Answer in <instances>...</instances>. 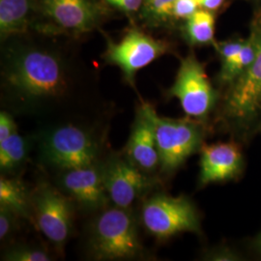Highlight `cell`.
<instances>
[{
	"label": "cell",
	"instance_id": "ba28073f",
	"mask_svg": "<svg viewBox=\"0 0 261 261\" xmlns=\"http://www.w3.org/2000/svg\"><path fill=\"white\" fill-rule=\"evenodd\" d=\"M168 49L166 42L133 29L118 43L108 41L105 59L112 65L117 66L127 83L135 86L137 73L164 56Z\"/></svg>",
	"mask_w": 261,
	"mask_h": 261
},
{
	"label": "cell",
	"instance_id": "484cf974",
	"mask_svg": "<svg viewBox=\"0 0 261 261\" xmlns=\"http://www.w3.org/2000/svg\"><path fill=\"white\" fill-rule=\"evenodd\" d=\"M106 1L113 6L128 13L140 10V7L144 4V0H106Z\"/></svg>",
	"mask_w": 261,
	"mask_h": 261
},
{
	"label": "cell",
	"instance_id": "d4e9b609",
	"mask_svg": "<svg viewBox=\"0 0 261 261\" xmlns=\"http://www.w3.org/2000/svg\"><path fill=\"white\" fill-rule=\"evenodd\" d=\"M18 130L17 124L12 114L6 111L0 112V142H3Z\"/></svg>",
	"mask_w": 261,
	"mask_h": 261
},
{
	"label": "cell",
	"instance_id": "9c48e42d",
	"mask_svg": "<svg viewBox=\"0 0 261 261\" xmlns=\"http://www.w3.org/2000/svg\"><path fill=\"white\" fill-rule=\"evenodd\" d=\"M103 183L113 206L130 209L152 185L150 175L124 157H113L103 165Z\"/></svg>",
	"mask_w": 261,
	"mask_h": 261
},
{
	"label": "cell",
	"instance_id": "2e32d148",
	"mask_svg": "<svg viewBox=\"0 0 261 261\" xmlns=\"http://www.w3.org/2000/svg\"><path fill=\"white\" fill-rule=\"evenodd\" d=\"M0 205L9 208L19 217L31 219L30 195L28 188L19 179L1 176Z\"/></svg>",
	"mask_w": 261,
	"mask_h": 261
},
{
	"label": "cell",
	"instance_id": "4316f807",
	"mask_svg": "<svg viewBox=\"0 0 261 261\" xmlns=\"http://www.w3.org/2000/svg\"><path fill=\"white\" fill-rule=\"evenodd\" d=\"M197 2L200 8L208 11H214L219 9L222 6L224 0H197Z\"/></svg>",
	"mask_w": 261,
	"mask_h": 261
},
{
	"label": "cell",
	"instance_id": "ffe728a7",
	"mask_svg": "<svg viewBox=\"0 0 261 261\" xmlns=\"http://www.w3.org/2000/svg\"><path fill=\"white\" fill-rule=\"evenodd\" d=\"M176 0H144L143 15L150 24H160L171 17Z\"/></svg>",
	"mask_w": 261,
	"mask_h": 261
},
{
	"label": "cell",
	"instance_id": "52a82bcc",
	"mask_svg": "<svg viewBox=\"0 0 261 261\" xmlns=\"http://www.w3.org/2000/svg\"><path fill=\"white\" fill-rule=\"evenodd\" d=\"M167 96L176 98L188 117L204 120L217 102V92L202 65L194 55L181 60L173 85Z\"/></svg>",
	"mask_w": 261,
	"mask_h": 261
},
{
	"label": "cell",
	"instance_id": "7a4b0ae2",
	"mask_svg": "<svg viewBox=\"0 0 261 261\" xmlns=\"http://www.w3.org/2000/svg\"><path fill=\"white\" fill-rule=\"evenodd\" d=\"M89 251L98 260H128L143 255L138 224L129 209H103L91 225Z\"/></svg>",
	"mask_w": 261,
	"mask_h": 261
},
{
	"label": "cell",
	"instance_id": "8992f818",
	"mask_svg": "<svg viewBox=\"0 0 261 261\" xmlns=\"http://www.w3.org/2000/svg\"><path fill=\"white\" fill-rule=\"evenodd\" d=\"M155 133L160 155V169L170 173L201 148L204 133L193 119H170L155 116Z\"/></svg>",
	"mask_w": 261,
	"mask_h": 261
},
{
	"label": "cell",
	"instance_id": "30bf717a",
	"mask_svg": "<svg viewBox=\"0 0 261 261\" xmlns=\"http://www.w3.org/2000/svg\"><path fill=\"white\" fill-rule=\"evenodd\" d=\"M257 41L256 55L246 71L230 88L225 102L226 114L238 121H249L261 106V21L254 28Z\"/></svg>",
	"mask_w": 261,
	"mask_h": 261
},
{
	"label": "cell",
	"instance_id": "e0dca14e",
	"mask_svg": "<svg viewBox=\"0 0 261 261\" xmlns=\"http://www.w3.org/2000/svg\"><path fill=\"white\" fill-rule=\"evenodd\" d=\"M257 49V41L254 29H252L251 35L245 39L242 49L238 55L222 62V68L219 74V81L223 84H232L242 75L246 69L252 64Z\"/></svg>",
	"mask_w": 261,
	"mask_h": 261
},
{
	"label": "cell",
	"instance_id": "83f0119b",
	"mask_svg": "<svg viewBox=\"0 0 261 261\" xmlns=\"http://www.w3.org/2000/svg\"><path fill=\"white\" fill-rule=\"evenodd\" d=\"M255 247H256L257 251L261 253V234L257 237V239L255 241Z\"/></svg>",
	"mask_w": 261,
	"mask_h": 261
},
{
	"label": "cell",
	"instance_id": "44dd1931",
	"mask_svg": "<svg viewBox=\"0 0 261 261\" xmlns=\"http://www.w3.org/2000/svg\"><path fill=\"white\" fill-rule=\"evenodd\" d=\"M8 261H49L51 256L45 250L34 246H17L11 248L2 256Z\"/></svg>",
	"mask_w": 261,
	"mask_h": 261
},
{
	"label": "cell",
	"instance_id": "9a60e30c",
	"mask_svg": "<svg viewBox=\"0 0 261 261\" xmlns=\"http://www.w3.org/2000/svg\"><path fill=\"white\" fill-rule=\"evenodd\" d=\"M33 7V0H0V32L7 37L23 32Z\"/></svg>",
	"mask_w": 261,
	"mask_h": 261
},
{
	"label": "cell",
	"instance_id": "603a6c76",
	"mask_svg": "<svg viewBox=\"0 0 261 261\" xmlns=\"http://www.w3.org/2000/svg\"><path fill=\"white\" fill-rule=\"evenodd\" d=\"M198 8L197 0H176L171 9V16L177 19H189Z\"/></svg>",
	"mask_w": 261,
	"mask_h": 261
},
{
	"label": "cell",
	"instance_id": "3957f363",
	"mask_svg": "<svg viewBox=\"0 0 261 261\" xmlns=\"http://www.w3.org/2000/svg\"><path fill=\"white\" fill-rule=\"evenodd\" d=\"M100 151L93 134L74 124L51 127L39 138L40 158L60 171L98 164Z\"/></svg>",
	"mask_w": 261,
	"mask_h": 261
},
{
	"label": "cell",
	"instance_id": "4fadbf2b",
	"mask_svg": "<svg viewBox=\"0 0 261 261\" xmlns=\"http://www.w3.org/2000/svg\"><path fill=\"white\" fill-rule=\"evenodd\" d=\"M60 184L68 196L87 210H102L110 199L103 183V165L62 171Z\"/></svg>",
	"mask_w": 261,
	"mask_h": 261
},
{
	"label": "cell",
	"instance_id": "6da1fadb",
	"mask_svg": "<svg viewBox=\"0 0 261 261\" xmlns=\"http://www.w3.org/2000/svg\"><path fill=\"white\" fill-rule=\"evenodd\" d=\"M2 81L13 110L35 116L60 111L72 90L65 60L46 47L12 48L5 56Z\"/></svg>",
	"mask_w": 261,
	"mask_h": 261
},
{
	"label": "cell",
	"instance_id": "7402d4cb",
	"mask_svg": "<svg viewBox=\"0 0 261 261\" xmlns=\"http://www.w3.org/2000/svg\"><path fill=\"white\" fill-rule=\"evenodd\" d=\"M19 218L14 211L5 206L0 205V240L8 239L17 226V219Z\"/></svg>",
	"mask_w": 261,
	"mask_h": 261
},
{
	"label": "cell",
	"instance_id": "d6986e66",
	"mask_svg": "<svg viewBox=\"0 0 261 261\" xmlns=\"http://www.w3.org/2000/svg\"><path fill=\"white\" fill-rule=\"evenodd\" d=\"M28 141L15 132L7 140L0 142V169L2 172L13 171L19 168L28 158Z\"/></svg>",
	"mask_w": 261,
	"mask_h": 261
},
{
	"label": "cell",
	"instance_id": "8fae6325",
	"mask_svg": "<svg viewBox=\"0 0 261 261\" xmlns=\"http://www.w3.org/2000/svg\"><path fill=\"white\" fill-rule=\"evenodd\" d=\"M156 114L152 105L146 102L140 103L125 148V157L148 175L160 168V155L155 133Z\"/></svg>",
	"mask_w": 261,
	"mask_h": 261
},
{
	"label": "cell",
	"instance_id": "7c38bea8",
	"mask_svg": "<svg viewBox=\"0 0 261 261\" xmlns=\"http://www.w3.org/2000/svg\"><path fill=\"white\" fill-rule=\"evenodd\" d=\"M42 15L50 31L84 33L93 29L100 19L98 5L90 0H41Z\"/></svg>",
	"mask_w": 261,
	"mask_h": 261
},
{
	"label": "cell",
	"instance_id": "ac0fdd59",
	"mask_svg": "<svg viewBox=\"0 0 261 261\" xmlns=\"http://www.w3.org/2000/svg\"><path fill=\"white\" fill-rule=\"evenodd\" d=\"M185 35L191 45H208L213 43L215 35V19L211 11L197 10L187 19Z\"/></svg>",
	"mask_w": 261,
	"mask_h": 261
},
{
	"label": "cell",
	"instance_id": "5b68a950",
	"mask_svg": "<svg viewBox=\"0 0 261 261\" xmlns=\"http://www.w3.org/2000/svg\"><path fill=\"white\" fill-rule=\"evenodd\" d=\"M31 219L56 251L63 252L73 227L74 207L70 196L47 183L30 194Z\"/></svg>",
	"mask_w": 261,
	"mask_h": 261
},
{
	"label": "cell",
	"instance_id": "cb8c5ba5",
	"mask_svg": "<svg viewBox=\"0 0 261 261\" xmlns=\"http://www.w3.org/2000/svg\"><path fill=\"white\" fill-rule=\"evenodd\" d=\"M245 40H230L221 42L216 45L217 51L221 57L222 62L232 58L242 49Z\"/></svg>",
	"mask_w": 261,
	"mask_h": 261
},
{
	"label": "cell",
	"instance_id": "277c9868",
	"mask_svg": "<svg viewBox=\"0 0 261 261\" xmlns=\"http://www.w3.org/2000/svg\"><path fill=\"white\" fill-rule=\"evenodd\" d=\"M140 219L146 231L161 241L182 232L200 233L197 210L185 196H150L142 203Z\"/></svg>",
	"mask_w": 261,
	"mask_h": 261
},
{
	"label": "cell",
	"instance_id": "5bb4252c",
	"mask_svg": "<svg viewBox=\"0 0 261 261\" xmlns=\"http://www.w3.org/2000/svg\"><path fill=\"white\" fill-rule=\"evenodd\" d=\"M200 149L199 182L202 186L233 179L241 172L242 153L236 143L219 142L202 145Z\"/></svg>",
	"mask_w": 261,
	"mask_h": 261
}]
</instances>
